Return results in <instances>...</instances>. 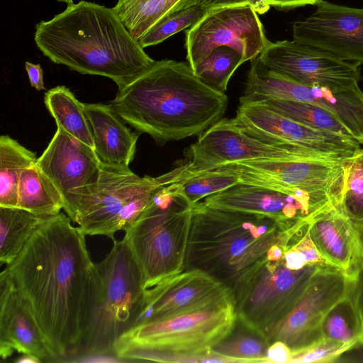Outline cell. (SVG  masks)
Wrapping results in <instances>:
<instances>
[{
    "label": "cell",
    "mask_w": 363,
    "mask_h": 363,
    "mask_svg": "<svg viewBox=\"0 0 363 363\" xmlns=\"http://www.w3.org/2000/svg\"><path fill=\"white\" fill-rule=\"evenodd\" d=\"M228 103L189 63L162 60L118 89L110 104L138 133L164 145L200 135L223 118Z\"/></svg>",
    "instance_id": "7a4b0ae2"
},
{
    "label": "cell",
    "mask_w": 363,
    "mask_h": 363,
    "mask_svg": "<svg viewBox=\"0 0 363 363\" xmlns=\"http://www.w3.org/2000/svg\"><path fill=\"white\" fill-rule=\"evenodd\" d=\"M63 207L60 193L35 164L22 172L18 181L16 208L48 217L60 213Z\"/></svg>",
    "instance_id": "cb8c5ba5"
},
{
    "label": "cell",
    "mask_w": 363,
    "mask_h": 363,
    "mask_svg": "<svg viewBox=\"0 0 363 363\" xmlns=\"http://www.w3.org/2000/svg\"><path fill=\"white\" fill-rule=\"evenodd\" d=\"M242 63L243 59L238 52L229 47L220 46L213 50L194 72L208 86L225 92L232 75Z\"/></svg>",
    "instance_id": "1f68e13d"
},
{
    "label": "cell",
    "mask_w": 363,
    "mask_h": 363,
    "mask_svg": "<svg viewBox=\"0 0 363 363\" xmlns=\"http://www.w3.org/2000/svg\"><path fill=\"white\" fill-rule=\"evenodd\" d=\"M352 286L353 280L342 271L333 267L321 268L290 312L266 333L270 344L281 341L295 352L320 340L325 315Z\"/></svg>",
    "instance_id": "5bb4252c"
},
{
    "label": "cell",
    "mask_w": 363,
    "mask_h": 363,
    "mask_svg": "<svg viewBox=\"0 0 363 363\" xmlns=\"http://www.w3.org/2000/svg\"><path fill=\"white\" fill-rule=\"evenodd\" d=\"M320 0H265L269 6L279 9H290L306 5H315Z\"/></svg>",
    "instance_id": "60d3db41"
},
{
    "label": "cell",
    "mask_w": 363,
    "mask_h": 363,
    "mask_svg": "<svg viewBox=\"0 0 363 363\" xmlns=\"http://www.w3.org/2000/svg\"><path fill=\"white\" fill-rule=\"evenodd\" d=\"M207 11L196 4L172 12L156 23L138 42L143 48L156 45L193 26Z\"/></svg>",
    "instance_id": "836d02e7"
},
{
    "label": "cell",
    "mask_w": 363,
    "mask_h": 363,
    "mask_svg": "<svg viewBox=\"0 0 363 363\" xmlns=\"http://www.w3.org/2000/svg\"><path fill=\"white\" fill-rule=\"evenodd\" d=\"M84 108L100 162L129 167L135 157L138 133L127 127L110 104L86 103Z\"/></svg>",
    "instance_id": "7402d4cb"
},
{
    "label": "cell",
    "mask_w": 363,
    "mask_h": 363,
    "mask_svg": "<svg viewBox=\"0 0 363 363\" xmlns=\"http://www.w3.org/2000/svg\"><path fill=\"white\" fill-rule=\"evenodd\" d=\"M25 67L31 86L38 91L45 90L46 88L44 85L43 72L40 65L26 61Z\"/></svg>",
    "instance_id": "ab89813d"
},
{
    "label": "cell",
    "mask_w": 363,
    "mask_h": 363,
    "mask_svg": "<svg viewBox=\"0 0 363 363\" xmlns=\"http://www.w3.org/2000/svg\"><path fill=\"white\" fill-rule=\"evenodd\" d=\"M258 58L269 69L304 85L347 89L362 80L360 65L294 40L269 42Z\"/></svg>",
    "instance_id": "9a60e30c"
},
{
    "label": "cell",
    "mask_w": 363,
    "mask_h": 363,
    "mask_svg": "<svg viewBox=\"0 0 363 363\" xmlns=\"http://www.w3.org/2000/svg\"><path fill=\"white\" fill-rule=\"evenodd\" d=\"M240 184L238 175L223 167L196 172L180 182V192L192 206L203 199Z\"/></svg>",
    "instance_id": "d6a6232c"
},
{
    "label": "cell",
    "mask_w": 363,
    "mask_h": 363,
    "mask_svg": "<svg viewBox=\"0 0 363 363\" xmlns=\"http://www.w3.org/2000/svg\"><path fill=\"white\" fill-rule=\"evenodd\" d=\"M313 129L354 139L351 132L331 113L318 106L290 100L256 102Z\"/></svg>",
    "instance_id": "f546056e"
},
{
    "label": "cell",
    "mask_w": 363,
    "mask_h": 363,
    "mask_svg": "<svg viewBox=\"0 0 363 363\" xmlns=\"http://www.w3.org/2000/svg\"><path fill=\"white\" fill-rule=\"evenodd\" d=\"M195 172L212 170L229 163L256 160H334L306 148L257 139L233 118H222L200 135L186 150Z\"/></svg>",
    "instance_id": "8fae6325"
},
{
    "label": "cell",
    "mask_w": 363,
    "mask_h": 363,
    "mask_svg": "<svg viewBox=\"0 0 363 363\" xmlns=\"http://www.w3.org/2000/svg\"><path fill=\"white\" fill-rule=\"evenodd\" d=\"M192 206L180 182L158 188L123 239L144 277L145 289L184 270Z\"/></svg>",
    "instance_id": "ba28073f"
},
{
    "label": "cell",
    "mask_w": 363,
    "mask_h": 363,
    "mask_svg": "<svg viewBox=\"0 0 363 363\" xmlns=\"http://www.w3.org/2000/svg\"><path fill=\"white\" fill-rule=\"evenodd\" d=\"M46 218L16 207L0 206L1 265L18 257Z\"/></svg>",
    "instance_id": "d4e9b609"
},
{
    "label": "cell",
    "mask_w": 363,
    "mask_h": 363,
    "mask_svg": "<svg viewBox=\"0 0 363 363\" xmlns=\"http://www.w3.org/2000/svg\"><path fill=\"white\" fill-rule=\"evenodd\" d=\"M113 9L132 37L139 41L163 18L182 8L173 0H118Z\"/></svg>",
    "instance_id": "f1b7e54d"
},
{
    "label": "cell",
    "mask_w": 363,
    "mask_h": 363,
    "mask_svg": "<svg viewBox=\"0 0 363 363\" xmlns=\"http://www.w3.org/2000/svg\"><path fill=\"white\" fill-rule=\"evenodd\" d=\"M61 2H65L67 4H73V0H57Z\"/></svg>",
    "instance_id": "ee69618b"
},
{
    "label": "cell",
    "mask_w": 363,
    "mask_h": 363,
    "mask_svg": "<svg viewBox=\"0 0 363 363\" xmlns=\"http://www.w3.org/2000/svg\"><path fill=\"white\" fill-rule=\"evenodd\" d=\"M233 119L262 141L306 148L330 159H345L362 148L356 140L313 129L257 103L240 104Z\"/></svg>",
    "instance_id": "2e32d148"
},
{
    "label": "cell",
    "mask_w": 363,
    "mask_h": 363,
    "mask_svg": "<svg viewBox=\"0 0 363 363\" xmlns=\"http://www.w3.org/2000/svg\"><path fill=\"white\" fill-rule=\"evenodd\" d=\"M305 225L198 202L192 206L184 269L202 271L233 291L265 262L275 260L276 247L291 245Z\"/></svg>",
    "instance_id": "277c9868"
},
{
    "label": "cell",
    "mask_w": 363,
    "mask_h": 363,
    "mask_svg": "<svg viewBox=\"0 0 363 363\" xmlns=\"http://www.w3.org/2000/svg\"><path fill=\"white\" fill-rule=\"evenodd\" d=\"M194 4L199 5L206 10L223 6L250 4L258 14L266 13L270 7L265 0H194Z\"/></svg>",
    "instance_id": "8d00e7d4"
},
{
    "label": "cell",
    "mask_w": 363,
    "mask_h": 363,
    "mask_svg": "<svg viewBox=\"0 0 363 363\" xmlns=\"http://www.w3.org/2000/svg\"><path fill=\"white\" fill-rule=\"evenodd\" d=\"M177 2L182 9H184L186 7L195 5L194 4V0H173Z\"/></svg>",
    "instance_id": "7bdbcfd3"
},
{
    "label": "cell",
    "mask_w": 363,
    "mask_h": 363,
    "mask_svg": "<svg viewBox=\"0 0 363 363\" xmlns=\"http://www.w3.org/2000/svg\"><path fill=\"white\" fill-rule=\"evenodd\" d=\"M345 179L335 206L357 227L363 225V148L345 159Z\"/></svg>",
    "instance_id": "4dcf8cb0"
},
{
    "label": "cell",
    "mask_w": 363,
    "mask_h": 363,
    "mask_svg": "<svg viewBox=\"0 0 363 363\" xmlns=\"http://www.w3.org/2000/svg\"><path fill=\"white\" fill-rule=\"evenodd\" d=\"M106 257L94 264V290L88 325L77 354H113L114 345L140 313L144 277L124 239L113 240Z\"/></svg>",
    "instance_id": "8992f818"
},
{
    "label": "cell",
    "mask_w": 363,
    "mask_h": 363,
    "mask_svg": "<svg viewBox=\"0 0 363 363\" xmlns=\"http://www.w3.org/2000/svg\"><path fill=\"white\" fill-rule=\"evenodd\" d=\"M351 350L347 345L321 338L307 347L292 352L290 363L335 362Z\"/></svg>",
    "instance_id": "e575fe53"
},
{
    "label": "cell",
    "mask_w": 363,
    "mask_h": 363,
    "mask_svg": "<svg viewBox=\"0 0 363 363\" xmlns=\"http://www.w3.org/2000/svg\"><path fill=\"white\" fill-rule=\"evenodd\" d=\"M35 165L58 191L65 206L76 195L96 184L101 162L92 147L57 126Z\"/></svg>",
    "instance_id": "d6986e66"
},
{
    "label": "cell",
    "mask_w": 363,
    "mask_h": 363,
    "mask_svg": "<svg viewBox=\"0 0 363 363\" xmlns=\"http://www.w3.org/2000/svg\"><path fill=\"white\" fill-rule=\"evenodd\" d=\"M357 228L361 241V259L356 277L353 281L352 295L363 323V225Z\"/></svg>",
    "instance_id": "74e56055"
},
{
    "label": "cell",
    "mask_w": 363,
    "mask_h": 363,
    "mask_svg": "<svg viewBox=\"0 0 363 363\" xmlns=\"http://www.w3.org/2000/svg\"><path fill=\"white\" fill-rule=\"evenodd\" d=\"M269 345L264 333L247 326L236 318L232 330L211 352L232 362H269L267 356Z\"/></svg>",
    "instance_id": "4316f807"
},
{
    "label": "cell",
    "mask_w": 363,
    "mask_h": 363,
    "mask_svg": "<svg viewBox=\"0 0 363 363\" xmlns=\"http://www.w3.org/2000/svg\"><path fill=\"white\" fill-rule=\"evenodd\" d=\"M320 332L322 338L347 345L352 350L363 346V323L352 289L326 313Z\"/></svg>",
    "instance_id": "83f0119b"
},
{
    "label": "cell",
    "mask_w": 363,
    "mask_h": 363,
    "mask_svg": "<svg viewBox=\"0 0 363 363\" xmlns=\"http://www.w3.org/2000/svg\"><path fill=\"white\" fill-rule=\"evenodd\" d=\"M310 223L305 226L298 238L294 242L293 247L304 256L308 264L328 267L330 265L322 257L311 237Z\"/></svg>",
    "instance_id": "d590c367"
},
{
    "label": "cell",
    "mask_w": 363,
    "mask_h": 363,
    "mask_svg": "<svg viewBox=\"0 0 363 363\" xmlns=\"http://www.w3.org/2000/svg\"><path fill=\"white\" fill-rule=\"evenodd\" d=\"M199 202L221 210L264 215L294 226L309 223L334 206L333 196L326 191H280L245 184H238Z\"/></svg>",
    "instance_id": "7c38bea8"
},
{
    "label": "cell",
    "mask_w": 363,
    "mask_h": 363,
    "mask_svg": "<svg viewBox=\"0 0 363 363\" xmlns=\"http://www.w3.org/2000/svg\"><path fill=\"white\" fill-rule=\"evenodd\" d=\"M36 154L7 135L0 137V206L16 207L22 172L34 164Z\"/></svg>",
    "instance_id": "484cf974"
},
{
    "label": "cell",
    "mask_w": 363,
    "mask_h": 363,
    "mask_svg": "<svg viewBox=\"0 0 363 363\" xmlns=\"http://www.w3.org/2000/svg\"><path fill=\"white\" fill-rule=\"evenodd\" d=\"M291 355V349L281 341L271 343L267 352L269 362L290 363Z\"/></svg>",
    "instance_id": "f35d334b"
},
{
    "label": "cell",
    "mask_w": 363,
    "mask_h": 363,
    "mask_svg": "<svg viewBox=\"0 0 363 363\" xmlns=\"http://www.w3.org/2000/svg\"><path fill=\"white\" fill-rule=\"evenodd\" d=\"M236 320L233 296L206 307L138 324L120 337L113 355L119 359L160 362H222L211 348L233 329Z\"/></svg>",
    "instance_id": "5b68a950"
},
{
    "label": "cell",
    "mask_w": 363,
    "mask_h": 363,
    "mask_svg": "<svg viewBox=\"0 0 363 363\" xmlns=\"http://www.w3.org/2000/svg\"><path fill=\"white\" fill-rule=\"evenodd\" d=\"M16 363H39L41 361L36 357L29 354H22L18 359L15 361Z\"/></svg>",
    "instance_id": "b9f144b4"
},
{
    "label": "cell",
    "mask_w": 363,
    "mask_h": 363,
    "mask_svg": "<svg viewBox=\"0 0 363 363\" xmlns=\"http://www.w3.org/2000/svg\"><path fill=\"white\" fill-rule=\"evenodd\" d=\"M323 267L309 264L292 269L284 256L265 262L233 291L236 318L265 335L290 312L312 277Z\"/></svg>",
    "instance_id": "9c48e42d"
},
{
    "label": "cell",
    "mask_w": 363,
    "mask_h": 363,
    "mask_svg": "<svg viewBox=\"0 0 363 363\" xmlns=\"http://www.w3.org/2000/svg\"><path fill=\"white\" fill-rule=\"evenodd\" d=\"M231 296L228 287L209 274L184 269L145 289L134 326L199 309Z\"/></svg>",
    "instance_id": "ac0fdd59"
},
{
    "label": "cell",
    "mask_w": 363,
    "mask_h": 363,
    "mask_svg": "<svg viewBox=\"0 0 363 363\" xmlns=\"http://www.w3.org/2000/svg\"><path fill=\"white\" fill-rule=\"evenodd\" d=\"M315 11L292 26L295 41L363 64V9L320 0Z\"/></svg>",
    "instance_id": "e0dca14e"
},
{
    "label": "cell",
    "mask_w": 363,
    "mask_h": 363,
    "mask_svg": "<svg viewBox=\"0 0 363 363\" xmlns=\"http://www.w3.org/2000/svg\"><path fill=\"white\" fill-rule=\"evenodd\" d=\"M187 177L184 164L152 177H140L129 167L101 162L94 185L76 195L63 208L86 235H104L114 240L118 230L133 224L160 187Z\"/></svg>",
    "instance_id": "52a82bcc"
},
{
    "label": "cell",
    "mask_w": 363,
    "mask_h": 363,
    "mask_svg": "<svg viewBox=\"0 0 363 363\" xmlns=\"http://www.w3.org/2000/svg\"><path fill=\"white\" fill-rule=\"evenodd\" d=\"M309 232L328 264L342 271L354 281L361 259L358 228L333 206L311 220Z\"/></svg>",
    "instance_id": "44dd1931"
},
{
    "label": "cell",
    "mask_w": 363,
    "mask_h": 363,
    "mask_svg": "<svg viewBox=\"0 0 363 363\" xmlns=\"http://www.w3.org/2000/svg\"><path fill=\"white\" fill-rule=\"evenodd\" d=\"M44 103L57 126L94 150L84 103L80 102L69 88L64 85L52 88L45 93Z\"/></svg>",
    "instance_id": "603a6c76"
},
{
    "label": "cell",
    "mask_w": 363,
    "mask_h": 363,
    "mask_svg": "<svg viewBox=\"0 0 363 363\" xmlns=\"http://www.w3.org/2000/svg\"><path fill=\"white\" fill-rule=\"evenodd\" d=\"M14 352L41 362L54 359L47 340L28 304L3 270L0 274V356Z\"/></svg>",
    "instance_id": "ffe728a7"
},
{
    "label": "cell",
    "mask_w": 363,
    "mask_h": 363,
    "mask_svg": "<svg viewBox=\"0 0 363 363\" xmlns=\"http://www.w3.org/2000/svg\"><path fill=\"white\" fill-rule=\"evenodd\" d=\"M269 42L250 4L214 7L186 31V60L194 71L213 50L227 46L245 62L258 57Z\"/></svg>",
    "instance_id": "30bf717a"
},
{
    "label": "cell",
    "mask_w": 363,
    "mask_h": 363,
    "mask_svg": "<svg viewBox=\"0 0 363 363\" xmlns=\"http://www.w3.org/2000/svg\"><path fill=\"white\" fill-rule=\"evenodd\" d=\"M34 40L52 62L108 77L118 89L155 62L113 8L86 1L67 4L50 20L40 21Z\"/></svg>",
    "instance_id": "3957f363"
},
{
    "label": "cell",
    "mask_w": 363,
    "mask_h": 363,
    "mask_svg": "<svg viewBox=\"0 0 363 363\" xmlns=\"http://www.w3.org/2000/svg\"><path fill=\"white\" fill-rule=\"evenodd\" d=\"M345 159L256 160L229 163L217 168L236 173L240 184L280 191H326L333 196L336 206L344 185Z\"/></svg>",
    "instance_id": "4fadbf2b"
},
{
    "label": "cell",
    "mask_w": 363,
    "mask_h": 363,
    "mask_svg": "<svg viewBox=\"0 0 363 363\" xmlns=\"http://www.w3.org/2000/svg\"><path fill=\"white\" fill-rule=\"evenodd\" d=\"M66 213L48 216L4 269L30 308L54 359L77 354L93 302L86 235Z\"/></svg>",
    "instance_id": "6da1fadb"
}]
</instances>
